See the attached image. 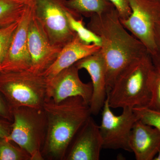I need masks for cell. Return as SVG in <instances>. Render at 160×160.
I'll list each match as a JSON object with an SVG mask.
<instances>
[{"label":"cell","mask_w":160,"mask_h":160,"mask_svg":"<svg viewBox=\"0 0 160 160\" xmlns=\"http://www.w3.org/2000/svg\"><path fill=\"white\" fill-rule=\"evenodd\" d=\"M87 28L102 41L100 50L107 68V91L127 66L149 53L142 43L123 26L115 8L92 16Z\"/></svg>","instance_id":"obj_1"},{"label":"cell","mask_w":160,"mask_h":160,"mask_svg":"<svg viewBox=\"0 0 160 160\" xmlns=\"http://www.w3.org/2000/svg\"><path fill=\"white\" fill-rule=\"evenodd\" d=\"M43 108L47 123L43 159L64 160L75 136L91 116L89 105L82 98L73 97L58 103L47 100Z\"/></svg>","instance_id":"obj_2"},{"label":"cell","mask_w":160,"mask_h":160,"mask_svg":"<svg viewBox=\"0 0 160 160\" xmlns=\"http://www.w3.org/2000/svg\"><path fill=\"white\" fill-rule=\"evenodd\" d=\"M155 68L149 53L127 66L119 75L111 89L107 91L110 107H148Z\"/></svg>","instance_id":"obj_3"},{"label":"cell","mask_w":160,"mask_h":160,"mask_svg":"<svg viewBox=\"0 0 160 160\" xmlns=\"http://www.w3.org/2000/svg\"><path fill=\"white\" fill-rule=\"evenodd\" d=\"M48 79L30 69L0 71V93L11 109L26 106L42 109L47 100Z\"/></svg>","instance_id":"obj_4"},{"label":"cell","mask_w":160,"mask_h":160,"mask_svg":"<svg viewBox=\"0 0 160 160\" xmlns=\"http://www.w3.org/2000/svg\"><path fill=\"white\" fill-rule=\"evenodd\" d=\"M11 110L12 129L6 138L26 151L31 160H44L42 152L47 127L44 109L22 106Z\"/></svg>","instance_id":"obj_5"},{"label":"cell","mask_w":160,"mask_h":160,"mask_svg":"<svg viewBox=\"0 0 160 160\" xmlns=\"http://www.w3.org/2000/svg\"><path fill=\"white\" fill-rule=\"evenodd\" d=\"M33 14L49 41L62 48L75 36L69 26L67 13L76 12L68 6L67 0H33Z\"/></svg>","instance_id":"obj_6"},{"label":"cell","mask_w":160,"mask_h":160,"mask_svg":"<svg viewBox=\"0 0 160 160\" xmlns=\"http://www.w3.org/2000/svg\"><path fill=\"white\" fill-rule=\"evenodd\" d=\"M127 1L131 14L126 19L121 20V22L152 55L156 50L155 29L160 24V3L151 0Z\"/></svg>","instance_id":"obj_7"},{"label":"cell","mask_w":160,"mask_h":160,"mask_svg":"<svg viewBox=\"0 0 160 160\" xmlns=\"http://www.w3.org/2000/svg\"><path fill=\"white\" fill-rule=\"evenodd\" d=\"M109 100L106 98L102 112L100 131L103 140V149H122L131 152L129 138L132 127L139 120L133 109L123 108L120 115L112 111Z\"/></svg>","instance_id":"obj_8"},{"label":"cell","mask_w":160,"mask_h":160,"mask_svg":"<svg viewBox=\"0 0 160 160\" xmlns=\"http://www.w3.org/2000/svg\"><path fill=\"white\" fill-rule=\"evenodd\" d=\"M79 70L74 64L53 78L47 79V100L58 103L69 98L80 97L89 105L92 96V85L91 82H83L80 79Z\"/></svg>","instance_id":"obj_9"},{"label":"cell","mask_w":160,"mask_h":160,"mask_svg":"<svg viewBox=\"0 0 160 160\" xmlns=\"http://www.w3.org/2000/svg\"><path fill=\"white\" fill-rule=\"evenodd\" d=\"M33 13V3L24 12L19 21L4 60L1 71H18L30 69V59L28 48L29 24Z\"/></svg>","instance_id":"obj_10"},{"label":"cell","mask_w":160,"mask_h":160,"mask_svg":"<svg viewBox=\"0 0 160 160\" xmlns=\"http://www.w3.org/2000/svg\"><path fill=\"white\" fill-rule=\"evenodd\" d=\"M30 70L43 73L56 59L62 48L52 44L33 13L28 34Z\"/></svg>","instance_id":"obj_11"},{"label":"cell","mask_w":160,"mask_h":160,"mask_svg":"<svg viewBox=\"0 0 160 160\" xmlns=\"http://www.w3.org/2000/svg\"><path fill=\"white\" fill-rule=\"evenodd\" d=\"M102 149L99 126L90 116L75 136L64 160H99Z\"/></svg>","instance_id":"obj_12"},{"label":"cell","mask_w":160,"mask_h":160,"mask_svg":"<svg viewBox=\"0 0 160 160\" xmlns=\"http://www.w3.org/2000/svg\"><path fill=\"white\" fill-rule=\"evenodd\" d=\"M74 65L79 70H86L90 75L92 93L89 107L91 114L97 115L102 109L107 98V68L102 53L100 49L78 61Z\"/></svg>","instance_id":"obj_13"},{"label":"cell","mask_w":160,"mask_h":160,"mask_svg":"<svg viewBox=\"0 0 160 160\" xmlns=\"http://www.w3.org/2000/svg\"><path fill=\"white\" fill-rule=\"evenodd\" d=\"M129 146L137 160H152L160 150V132L139 119L132 127Z\"/></svg>","instance_id":"obj_14"},{"label":"cell","mask_w":160,"mask_h":160,"mask_svg":"<svg viewBox=\"0 0 160 160\" xmlns=\"http://www.w3.org/2000/svg\"><path fill=\"white\" fill-rule=\"evenodd\" d=\"M100 49V46L95 44L87 45L83 43L76 34L72 40L61 49L56 59L43 73L47 79L51 78L63 69Z\"/></svg>","instance_id":"obj_15"},{"label":"cell","mask_w":160,"mask_h":160,"mask_svg":"<svg viewBox=\"0 0 160 160\" xmlns=\"http://www.w3.org/2000/svg\"><path fill=\"white\" fill-rule=\"evenodd\" d=\"M32 0H0V29L18 22Z\"/></svg>","instance_id":"obj_16"},{"label":"cell","mask_w":160,"mask_h":160,"mask_svg":"<svg viewBox=\"0 0 160 160\" xmlns=\"http://www.w3.org/2000/svg\"><path fill=\"white\" fill-rule=\"evenodd\" d=\"M70 9L80 15L90 18L114 8L108 0H67Z\"/></svg>","instance_id":"obj_17"},{"label":"cell","mask_w":160,"mask_h":160,"mask_svg":"<svg viewBox=\"0 0 160 160\" xmlns=\"http://www.w3.org/2000/svg\"><path fill=\"white\" fill-rule=\"evenodd\" d=\"M67 16L70 28L82 42L87 45L95 44L101 47V38L89 28L86 27L82 16L73 12H67Z\"/></svg>","instance_id":"obj_18"},{"label":"cell","mask_w":160,"mask_h":160,"mask_svg":"<svg viewBox=\"0 0 160 160\" xmlns=\"http://www.w3.org/2000/svg\"><path fill=\"white\" fill-rule=\"evenodd\" d=\"M0 160H31L26 151L13 145L6 138H0Z\"/></svg>","instance_id":"obj_19"},{"label":"cell","mask_w":160,"mask_h":160,"mask_svg":"<svg viewBox=\"0 0 160 160\" xmlns=\"http://www.w3.org/2000/svg\"><path fill=\"white\" fill-rule=\"evenodd\" d=\"M135 113L142 122L154 127L160 132V112L148 107L133 108Z\"/></svg>","instance_id":"obj_20"},{"label":"cell","mask_w":160,"mask_h":160,"mask_svg":"<svg viewBox=\"0 0 160 160\" xmlns=\"http://www.w3.org/2000/svg\"><path fill=\"white\" fill-rule=\"evenodd\" d=\"M19 21L0 29V66L6 56L12 38L18 25Z\"/></svg>","instance_id":"obj_21"},{"label":"cell","mask_w":160,"mask_h":160,"mask_svg":"<svg viewBox=\"0 0 160 160\" xmlns=\"http://www.w3.org/2000/svg\"><path fill=\"white\" fill-rule=\"evenodd\" d=\"M148 108L160 112V69L156 67L152 82L151 98Z\"/></svg>","instance_id":"obj_22"},{"label":"cell","mask_w":160,"mask_h":160,"mask_svg":"<svg viewBox=\"0 0 160 160\" xmlns=\"http://www.w3.org/2000/svg\"><path fill=\"white\" fill-rule=\"evenodd\" d=\"M117 12L120 20L128 18L131 14V9L127 0H108Z\"/></svg>","instance_id":"obj_23"},{"label":"cell","mask_w":160,"mask_h":160,"mask_svg":"<svg viewBox=\"0 0 160 160\" xmlns=\"http://www.w3.org/2000/svg\"><path fill=\"white\" fill-rule=\"evenodd\" d=\"M155 52L151 57L155 67L160 69V24H158L155 29Z\"/></svg>","instance_id":"obj_24"},{"label":"cell","mask_w":160,"mask_h":160,"mask_svg":"<svg viewBox=\"0 0 160 160\" xmlns=\"http://www.w3.org/2000/svg\"><path fill=\"white\" fill-rule=\"evenodd\" d=\"M0 118L12 122V112L9 105L0 93Z\"/></svg>","instance_id":"obj_25"},{"label":"cell","mask_w":160,"mask_h":160,"mask_svg":"<svg viewBox=\"0 0 160 160\" xmlns=\"http://www.w3.org/2000/svg\"><path fill=\"white\" fill-rule=\"evenodd\" d=\"M12 129V122L0 118V138L9 136Z\"/></svg>","instance_id":"obj_26"},{"label":"cell","mask_w":160,"mask_h":160,"mask_svg":"<svg viewBox=\"0 0 160 160\" xmlns=\"http://www.w3.org/2000/svg\"><path fill=\"white\" fill-rule=\"evenodd\" d=\"M153 160H160V150L158 152V154L155 157Z\"/></svg>","instance_id":"obj_27"},{"label":"cell","mask_w":160,"mask_h":160,"mask_svg":"<svg viewBox=\"0 0 160 160\" xmlns=\"http://www.w3.org/2000/svg\"><path fill=\"white\" fill-rule=\"evenodd\" d=\"M151 1H154V2H157L160 3V0H151Z\"/></svg>","instance_id":"obj_28"}]
</instances>
